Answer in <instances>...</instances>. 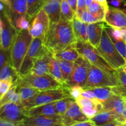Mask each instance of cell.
I'll list each match as a JSON object with an SVG mask.
<instances>
[{
    "mask_svg": "<svg viewBox=\"0 0 126 126\" xmlns=\"http://www.w3.org/2000/svg\"><path fill=\"white\" fill-rule=\"evenodd\" d=\"M118 85L115 74L109 73L91 63L84 89L100 87H115Z\"/></svg>",
    "mask_w": 126,
    "mask_h": 126,
    "instance_id": "cell-6",
    "label": "cell"
},
{
    "mask_svg": "<svg viewBox=\"0 0 126 126\" xmlns=\"http://www.w3.org/2000/svg\"><path fill=\"white\" fill-rule=\"evenodd\" d=\"M114 74L118 81V85L115 87H113L112 89L113 93L126 98V74L123 70V68L116 70Z\"/></svg>",
    "mask_w": 126,
    "mask_h": 126,
    "instance_id": "cell-28",
    "label": "cell"
},
{
    "mask_svg": "<svg viewBox=\"0 0 126 126\" xmlns=\"http://www.w3.org/2000/svg\"><path fill=\"white\" fill-rule=\"evenodd\" d=\"M76 47L80 55L84 57L92 65L111 74L115 73L114 70L100 54L97 49L88 41H76Z\"/></svg>",
    "mask_w": 126,
    "mask_h": 126,
    "instance_id": "cell-4",
    "label": "cell"
},
{
    "mask_svg": "<svg viewBox=\"0 0 126 126\" xmlns=\"http://www.w3.org/2000/svg\"><path fill=\"white\" fill-rule=\"evenodd\" d=\"M122 32V39L126 44V30L121 29Z\"/></svg>",
    "mask_w": 126,
    "mask_h": 126,
    "instance_id": "cell-50",
    "label": "cell"
},
{
    "mask_svg": "<svg viewBox=\"0 0 126 126\" xmlns=\"http://www.w3.org/2000/svg\"><path fill=\"white\" fill-rule=\"evenodd\" d=\"M0 126H21V124L14 123L0 118Z\"/></svg>",
    "mask_w": 126,
    "mask_h": 126,
    "instance_id": "cell-44",
    "label": "cell"
},
{
    "mask_svg": "<svg viewBox=\"0 0 126 126\" xmlns=\"http://www.w3.org/2000/svg\"><path fill=\"white\" fill-rule=\"evenodd\" d=\"M111 39L114 43L117 50H118L121 55L124 58L126 62V44L123 39H115L111 38Z\"/></svg>",
    "mask_w": 126,
    "mask_h": 126,
    "instance_id": "cell-39",
    "label": "cell"
},
{
    "mask_svg": "<svg viewBox=\"0 0 126 126\" xmlns=\"http://www.w3.org/2000/svg\"><path fill=\"white\" fill-rule=\"evenodd\" d=\"M0 2H2L6 6H8L9 4V0H0Z\"/></svg>",
    "mask_w": 126,
    "mask_h": 126,
    "instance_id": "cell-53",
    "label": "cell"
},
{
    "mask_svg": "<svg viewBox=\"0 0 126 126\" xmlns=\"http://www.w3.org/2000/svg\"><path fill=\"white\" fill-rule=\"evenodd\" d=\"M52 54L53 56L57 59L73 62H75L81 56L76 49V42L70 44L63 50L54 52Z\"/></svg>",
    "mask_w": 126,
    "mask_h": 126,
    "instance_id": "cell-22",
    "label": "cell"
},
{
    "mask_svg": "<svg viewBox=\"0 0 126 126\" xmlns=\"http://www.w3.org/2000/svg\"><path fill=\"white\" fill-rule=\"evenodd\" d=\"M71 126H96L95 124L94 123L93 121L89 119V120L86 121L79 122V123H76Z\"/></svg>",
    "mask_w": 126,
    "mask_h": 126,
    "instance_id": "cell-45",
    "label": "cell"
},
{
    "mask_svg": "<svg viewBox=\"0 0 126 126\" xmlns=\"http://www.w3.org/2000/svg\"><path fill=\"white\" fill-rule=\"evenodd\" d=\"M63 126L62 125V124H55V125H53V126Z\"/></svg>",
    "mask_w": 126,
    "mask_h": 126,
    "instance_id": "cell-57",
    "label": "cell"
},
{
    "mask_svg": "<svg viewBox=\"0 0 126 126\" xmlns=\"http://www.w3.org/2000/svg\"><path fill=\"white\" fill-rule=\"evenodd\" d=\"M2 22L1 41L2 47L7 50H11L14 41L17 34V30L10 16L7 7L0 12Z\"/></svg>",
    "mask_w": 126,
    "mask_h": 126,
    "instance_id": "cell-9",
    "label": "cell"
},
{
    "mask_svg": "<svg viewBox=\"0 0 126 126\" xmlns=\"http://www.w3.org/2000/svg\"><path fill=\"white\" fill-rule=\"evenodd\" d=\"M73 28L76 37V41L87 42V23L82 22L79 19L75 14L72 21Z\"/></svg>",
    "mask_w": 126,
    "mask_h": 126,
    "instance_id": "cell-25",
    "label": "cell"
},
{
    "mask_svg": "<svg viewBox=\"0 0 126 126\" xmlns=\"http://www.w3.org/2000/svg\"><path fill=\"white\" fill-rule=\"evenodd\" d=\"M124 2H126V0H124Z\"/></svg>",
    "mask_w": 126,
    "mask_h": 126,
    "instance_id": "cell-59",
    "label": "cell"
},
{
    "mask_svg": "<svg viewBox=\"0 0 126 126\" xmlns=\"http://www.w3.org/2000/svg\"><path fill=\"white\" fill-rule=\"evenodd\" d=\"M20 82L22 84L34 87L41 91L65 87L49 73L37 75L29 72L24 76H20Z\"/></svg>",
    "mask_w": 126,
    "mask_h": 126,
    "instance_id": "cell-7",
    "label": "cell"
},
{
    "mask_svg": "<svg viewBox=\"0 0 126 126\" xmlns=\"http://www.w3.org/2000/svg\"><path fill=\"white\" fill-rule=\"evenodd\" d=\"M126 126L125 124H122V123H110V124H108L105 126Z\"/></svg>",
    "mask_w": 126,
    "mask_h": 126,
    "instance_id": "cell-49",
    "label": "cell"
},
{
    "mask_svg": "<svg viewBox=\"0 0 126 126\" xmlns=\"http://www.w3.org/2000/svg\"><path fill=\"white\" fill-rule=\"evenodd\" d=\"M32 20L27 14L18 17L14 22V25L17 29V32L23 30H28L30 24V21Z\"/></svg>",
    "mask_w": 126,
    "mask_h": 126,
    "instance_id": "cell-36",
    "label": "cell"
},
{
    "mask_svg": "<svg viewBox=\"0 0 126 126\" xmlns=\"http://www.w3.org/2000/svg\"><path fill=\"white\" fill-rule=\"evenodd\" d=\"M122 121H123V124L126 122V101L124 103V110H123V113H122Z\"/></svg>",
    "mask_w": 126,
    "mask_h": 126,
    "instance_id": "cell-48",
    "label": "cell"
},
{
    "mask_svg": "<svg viewBox=\"0 0 126 126\" xmlns=\"http://www.w3.org/2000/svg\"><path fill=\"white\" fill-rule=\"evenodd\" d=\"M67 97H71L68 90L67 86L60 88L41 91L35 98L31 100L25 107V108L27 110L33 107L52 103Z\"/></svg>",
    "mask_w": 126,
    "mask_h": 126,
    "instance_id": "cell-8",
    "label": "cell"
},
{
    "mask_svg": "<svg viewBox=\"0 0 126 126\" xmlns=\"http://www.w3.org/2000/svg\"><path fill=\"white\" fill-rule=\"evenodd\" d=\"M86 10H87L86 0H78L77 9L76 11V17H78Z\"/></svg>",
    "mask_w": 126,
    "mask_h": 126,
    "instance_id": "cell-42",
    "label": "cell"
},
{
    "mask_svg": "<svg viewBox=\"0 0 126 126\" xmlns=\"http://www.w3.org/2000/svg\"><path fill=\"white\" fill-rule=\"evenodd\" d=\"M75 101L79 106L84 114L89 119L103 110V103L97 98L90 99L80 96Z\"/></svg>",
    "mask_w": 126,
    "mask_h": 126,
    "instance_id": "cell-13",
    "label": "cell"
},
{
    "mask_svg": "<svg viewBox=\"0 0 126 126\" xmlns=\"http://www.w3.org/2000/svg\"><path fill=\"white\" fill-rule=\"evenodd\" d=\"M96 49L103 59L114 69L121 68L126 65L124 58L121 55L112 41L106 27L102 32L100 42Z\"/></svg>",
    "mask_w": 126,
    "mask_h": 126,
    "instance_id": "cell-2",
    "label": "cell"
},
{
    "mask_svg": "<svg viewBox=\"0 0 126 126\" xmlns=\"http://www.w3.org/2000/svg\"><path fill=\"white\" fill-rule=\"evenodd\" d=\"M105 22L113 28L126 30V14L119 8L109 7L106 13Z\"/></svg>",
    "mask_w": 126,
    "mask_h": 126,
    "instance_id": "cell-16",
    "label": "cell"
},
{
    "mask_svg": "<svg viewBox=\"0 0 126 126\" xmlns=\"http://www.w3.org/2000/svg\"><path fill=\"white\" fill-rule=\"evenodd\" d=\"M62 0H46L43 9L47 14L50 23H55L60 20Z\"/></svg>",
    "mask_w": 126,
    "mask_h": 126,
    "instance_id": "cell-20",
    "label": "cell"
},
{
    "mask_svg": "<svg viewBox=\"0 0 126 126\" xmlns=\"http://www.w3.org/2000/svg\"><path fill=\"white\" fill-rule=\"evenodd\" d=\"M105 22H98L87 24V38L88 42L97 48L102 38V32L106 27Z\"/></svg>",
    "mask_w": 126,
    "mask_h": 126,
    "instance_id": "cell-18",
    "label": "cell"
},
{
    "mask_svg": "<svg viewBox=\"0 0 126 126\" xmlns=\"http://www.w3.org/2000/svg\"><path fill=\"white\" fill-rule=\"evenodd\" d=\"M124 7L123 9H122V10H123V11L126 14V2H124Z\"/></svg>",
    "mask_w": 126,
    "mask_h": 126,
    "instance_id": "cell-55",
    "label": "cell"
},
{
    "mask_svg": "<svg viewBox=\"0 0 126 126\" xmlns=\"http://www.w3.org/2000/svg\"><path fill=\"white\" fill-rule=\"evenodd\" d=\"M112 88L113 87H100L91 88V89L93 91L95 98L103 103L114 94Z\"/></svg>",
    "mask_w": 126,
    "mask_h": 126,
    "instance_id": "cell-32",
    "label": "cell"
},
{
    "mask_svg": "<svg viewBox=\"0 0 126 126\" xmlns=\"http://www.w3.org/2000/svg\"><path fill=\"white\" fill-rule=\"evenodd\" d=\"M73 101V98L71 97H67L55 102V107L57 114L60 116L63 115Z\"/></svg>",
    "mask_w": 126,
    "mask_h": 126,
    "instance_id": "cell-35",
    "label": "cell"
},
{
    "mask_svg": "<svg viewBox=\"0 0 126 126\" xmlns=\"http://www.w3.org/2000/svg\"><path fill=\"white\" fill-rule=\"evenodd\" d=\"M87 9L90 13L98 18L100 22L105 21L106 13L108 11V9L100 2L94 0L93 2L90 5V6L87 7Z\"/></svg>",
    "mask_w": 126,
    "mask_h": 126,
    "instance_id": "cell-29",
    "label": "cell"
},
{
    "mask_svg": "<svg viewBox=\"0 0 126 126\" xmlns=\"http://www.w3.org/2000/svg\"><path fill=\"white\" fill-rule=\"evenodd\" d=\"M1 99V91H0V100Z\"/></svg>",
    "mask_w": 126,
    "mask_h": 126,
    "instance_id": "cell-58",
    "label": "cell"
},
{
    "mask_svg": "<svg viewBox=\"0 0 126 126\" xmlns=\"http://www.w3.org/2000/svg\"><path fill=\"white\" fill-rule=\"evenodd\" d=\"M62 124V116H27L21 125L23 126H50Z\"/></svg>",
    "mask_w": 126,
    "mask_h": 126,
    "instance_id": "cell-15",
    "label": "cell"
},
{
    "mask_svg": "<svg viewBox=\"0 0 126 126\" xmlns=\"http://www.w3.org/2000/svg\"><path fill=\"white\" fill-rule=\"evenodd\" d=\"M57 60L59 61V64H60V69H61L63 79L65 83L66 84V82L70 79L73 70L74 62H73L60 60V59H57Z\"/></svg>",
    "mask_w": 126,
    "mask_h": 126,
    "instance_id": "cell-34",
    "label": "cell"
},
{
    "mask_svg": "<svg viewBox=\"0 0 126 126\" xmlns=\"http://www.w3.org/2000/svg\"><path fill=\"white\" fill-rule=\"evenodd\" d=\"M9 62H11V50H7L0 46V70Z\"/></svg>",
    "mask_w": 126,
    "mask_h": 126,
    "instance_id": "cell-37",
    "label": "cell"
},
{
    "mask_svg": "<svg viewBox=\"0 0 126 126\" xmlns=\"http://www.w3.org/2000/svg\"><path fill=\"white\" fill-rule=\"evenodd\" d=\"M76 12L72 9L66 0H62L60 20L72 22Z\"/></svg>",
    "mask_w": 126,
    "mask_h": 126,
    "instance_id": "cell-33",
    "label": "cell"
},
{
    "mask_svg": "<svg viewBox=\"0 0 126 126\" xmlns=\"http://www.w3.org/2000/svg\"><path fill=\"white\" fill-rule=\"evenodd\" d=\"M52 57L53 54L50 52L49 54L36 59L30 72L37 75L49 73V63Z\"/></svg>",
    "mask_w": 126,
    "mask_h": 126,
    "instance_id": "cell-21",
    "label": "cell"
},
{
    "mask_svg": "<svg viewBox=\"0 0 126 126\" xmlns=\"http://www.w3.org/2000/svg\"><path fill=\"white\" fill-rule=\"evenodd\" d=\"M78 18L79 20H81L82 22H84V23H87V24L100 22L98 18H97V17H96L95 16H94V15H92V14L90 13V12L87 11V9L84 11Z\"/></svg>",
    "mask_w": 126,
    "mask_h": 126,
    "instance_id": "cell-38",
    "label": "cell"
},
{
    "mask_svg": "<svg viewBox=\"0 0 126 126\" xmlns=\"http://www.w3.org/2000/svg\"><path fill=\"white\" fill-rule=\"evenodd\" d=\"M17 91L19 94L21 101H22V104L24 107V108L31 100L35 98L41 92V91L34 88V87H31V86H27V85L22 84L20 82H19L18 84Z\"/></svg>",
    "mask_w": 126,
    "mask_h": 126,
    "instance_id": "cell-23",
    "label": "cell"
},
{
    "mask_svg": "<svg viewBox=\"0 0 126 126\" xmlns=\"http://www.w3.org/2000/svg\"><path fill=\"white\" fill-rule=\"evenodd\" d=\"M94 0H86V6H87V8L90 6V5L92 4V2H93Z\"/></svg>",
    "mask_w": 126,
    "mask_h": 126,
    "instance_id": "cell-54",
    "label": "cell"
},
{
    "mask_svg": "<svg viewBox=\"0 0 126 126\" xmlns=\"http://www.w3.org/2000/svg\"><path fill=\"white\" fill-rule=\"evenodd\" d=\"M0 81H11L14 84L20 81V76L14 68L11 62H7L0 70Z\"/></svg>",
    "mask_w": 126,
    "mask_h": 126,
    "instance_id": "cell-26",
    "label": "cell"
},
{
    "mask_svg": "<svg viewBox=\"0 0 126 126\" xmlns=\"http://www.w3.org/2000/svg\"><path fill=\"white\" fill-rule=\"evenodd\" d=\"M126 98L116 94H112L108 100L103 103V110L113 112L118 119V122L123 124L122 113L124 110Z\"/></svg>",
    "mask_w": 126,
    "mask_h": 126,
    "instance_id": "cell-17",
    "label": "cell"
},
{
    "mask_svg": "<svg viewBox=\"0 0 126 126\" xmlns=\"http://www.w3.org/2000/svg\"><path fill=\"white\" fill-rule=\"evenodd\" d=\"M55 102L47 103V104L42 105L29 108L27 110V116H54L57 115L56 109L55 107Z\"/></svg>",
    "mask_w": 126,
    "mask_h": 126,
    "instance_id": "cell-24",
    "label": "cell"
},
{
    "mask_svg": "<svg viewBox=\"0 0 126 126\" xmlns=\"http://www.w3.org/2000/svg\"><path fill=\"white\" fill-rule=\"evenodd\" d=\"M68 90L70 93V97L74 100L77 99L78 97L81 95V94L84 91V87L79 86H68Z\"/></svg>",
    "mask_w": 126,
    "mask_h": 126,
    "instance_id": "cell-40",
    "label": "cell"
},
{
    "mask_svg": "<svg viewBox=\"0 0 126 126\" xmlns=\"http://www.w3.org/2000/svg\"><path fill=\"white\" fill-rule=\"evenodd\" d=\"M90 119L96 126H103L110 123H118L115 114L108 110H102Z\"/></svg>",
    "mask_w": 126,
    "mask_h": 126,
    "instance_id": "cell-27",
    "label": "cell"
},
{
    "mask_svg": "<svg viewBox=\"0 0 126 126\" xmlns=\"http://www.w3.org/2000/svg\"><path fill=\"white\" fill-rule=\"evenodd\" d=\"M50 50L46 45L44 39L39 38H33L29 49L25 57L19 71L20 76L27 75L30 71L34 61L50 52Z\"/></svg>",
    "mask_w": 126,
    "mask_h": 126,
    "instance_id": "cell-5",
    "label": "cell"
},
{
    "mask_svg": "<svg viewBox=\"0 0 126 126\" xmlns=\"http://www.w3.org/2000/svg\"><path fill=\"white\" fill-rule=\"evenodd\" d=\"M95 1H98V2H100V3L102 4L103 6H105L107 8H108V9L109 8V6H108V2H107V0H95Z\"/></svg>",
    "mask_w": 126,
    "mask_h": 126,
    "instance_id": "cell-51",
    "label": "cell"
},
{
    "mask_svg": "<svg viewBox=\"0 0 126 126\" xmlns=\"http://www.w3.org/2000/svg\"><path fill=\"white\" fill-rule=\"evenodd\" d=\"M76 41L72 22L60 20L58 22L50 23L45 43L52 52L63 50Z\"/></svg>",
    "mask_w": 126,
    "mask_h": 126,
    "instance_id": "cell-1",
    "label": "cell"
},
{
    "mask_svg": "<svg viewBox=\"0 0 126 126\" xmlns=\"http://www.w3.org/2000/svg\"><path fill=\"white\" fill-rule=\"evenodd\" d=\"M27 13L30 18H34V16L43 8L44 0H27Z\"/></svg>",
    "mask_w": 126,
    "mask_h": 126,
    "instance_id": "cell-31",
    "label": "cell"
},
{
    "mask_svg": "<svg viewBox=\"0 0 126 126\" xmlns=\"http://www.w3.org/2000/svg\"><path fill=\"white\" fill-rule=\"evenodd\" d=\"M27 117V110L22 105L7 103L0 106V118L22 124Z\"/></svg>",
    "mask_w": 126,
    "mask_h": 126,
    "instance_id": "cell-12",
    "label": "cell"
},
{
    "mask_svg": "<svg viewBox=\"0 0 126 126\" xmlns=\"http://www.w3.org/2000/svg\"><path fill=\"white\" fill-rule=\"evenodd\" d=\"M89 119V118L84 114L79 106L77 104L76 101L74 100L68 108L66 113L62 116V125L71 126L76 123L86 121Z\"/></svg>",
    "mask_w": 126,
    "mask_h": 126,
    "instance_id": "cell-14",
    "label": "cell"
},
{
    "mask_svg": "<svg viewBox=\"0 0 126 126\" xmlns=\"http://www.w3.org/2000/svg\"><path fill=\"white\" fill-rule=\"evenodd\" d=\"M81 96L85 97V98H90V99H95V98H96L93 91L91 89H84Z\"/></svg>",
    "mask_w": 126,
    "mask_h": 126,
    "instance_id": "cell-43",
    "label": "cell"
},
{
    "mask_svg": "<svg viewBox=\"0 0 126 126\" xmlns=\"http://www.w3.org/2000/svg\"><path fill=\"white\" fill-rule=\"evenodd\" d=\"M14 84L11 81H0V91L1 98L9 91L10 89Z\"/></svg>",
    "mask_w": 126,
    "mask_h": 126,
    "instance_id": "cell-41",
    "label": "cell"
},
{
    "mask_svg": "<svg viewBox=\"0 0 126 126\" xmlns=\"http://www.w3.org/2000/svg\"><path fill=\"white\" fill-rule=\"evenodd\" d=\"M33 39L28 30H23L17 32L11 47V63L18 74L23 59L29 49Z\"/></svg>",
    "mask_w": 126,
    "mask_h": 126,
    "instance_id": "cell-3",
    "label": "cell"
},
{
    "mask_svg": "<svg viewBox=\"0 0 126 126\" xmlns=\"http://www.w3.org/2000/svg\"><path fill=\"white\" fill-rule=\"evenodd\" d=\"M123 2H124V0H110V3L111 4V5L114 6V7H117V8L120 7Z\"/></svg>",
    "mask_w": 126,
    "mask_h": 126,
    "instance_id": "cell-46",
    "label": "cell"
},
{
    "mask_svg": "<svg viewBox=\"0 0 126 126\" xmlns=\"http://www.w3.org/2000/svg\"><path fill=\"white\" fill-rule=\"evenodd\" d=\"M6 7L14 23L18 17L27 13V0H9V4Z\"/></svg>",
    "mask_w": 126,
    "mask_h": 126,
    "instance_id": "cell-19",
    "label": "cell"
},
{
    "mask_svg": "<svg viewBox=\"0 0 126 126\" xmlns=\"http://www.w3.org/2000/svg\"><path fill=\"white\" fill-rule=\"evenodd\" d=\"M90 65L91 63L81 55L74 62L73 70L66 85L68 86H79L84 88L87 81Z\"/></svg>",
    "mask_w": 126,
    "mask_h": 126,
    "instance_id": "cell-10",
    "label": "cell"
},
{
    "mask_svg": "<svg viewBox=\"0 0 126 126\" xmlns=\"http://www.w3.org/2000/svg\"><path fill=\"white\" fill-rule=\"evenodd\" d=\"M50 25V19L43 8L34 17L28 32L33 38H41L45 41Z\"/></svg>",
    "mask_w": 126,
    "mask_h": 126,
    "instance_id": "cell-11",
    "label": "cell"
},
{
    "mask_svg": "<svg viewBox=\"0 0 126 126\" xmlns=\"http://www.w3.org/2000/svg\"><path fill=\"white\" fill-rule=\"evenodd\" d=\"M123 70L124 71V72L126 74V65H125L124 67H123Z\"/></svg>",
    "mask_w": 126,
    "mask_h": 126,
    "instance_id": "cell-56",
    "label": "cell"
},
{
    "mask_svg": "<svg viewBox=\"0 0 126 126\" xmlns=\"http://www.w3.org/2000/svg\"><path fill=\"white\" fill-rule=\"evenodd\" d=\"M49 73L63 85L65 86H67L63 78L59 61L54 56L52 57L49 63Z\"/></svg>",
    "mask_w": 126,
    "mask_h": 126,
    "instance_id": "cell-30",
    "label": "cell"
},
{
    "mask_svg": "<svg viewBox=\"0 0 126 126\" xmlns=\"http://www.w3.org/2000/svg\"><path fill=\"white\" fill-rule=\"evenodd\" d=\"M1 33H2V22H1V14H0V46L2 44V41H1Z\"/></svg>",
    "mask_w": 126,
    "mask_h": 126,
    "instance_id": "cell-52",
    "label": "cell"
},
{
    "mask_svg": "<svg viewBox=\"0 0 126 126\" xmlns=\"http://www.w3.org/2000/svg\"><path fill=\"white\" fill-rule=\"evenodd\" d=\"M70 6L72 8V9L76 12V9H77V3L78 0H66Z\"/></svg>",
    "mask_w": 126,
    "mask_h": 126,
    "instance_id": "cell-47",
    "label": "cell"
}]
</instances>
